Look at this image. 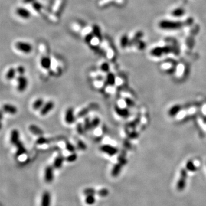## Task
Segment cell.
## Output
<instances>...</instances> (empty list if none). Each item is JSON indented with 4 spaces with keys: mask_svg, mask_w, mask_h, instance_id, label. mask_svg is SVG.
Segmentation results:
<instances>
[{
    "mask_svg": "<svg viewBox=\"0 0 206 206\" xmlns=\"http://www.w3.org/2000/svg\"><path fill=\"white\" fill-rule=\"evenodd\" d=\"M185 13V11L184 9L181 8H178L174 9V11H172V15L178 17H181V16H183Z\"/></svg>",
    "mask_w": 206,
    "mask_h": 206,
    "instance_id": "cell-30",
    "label": "cell"
},
{
    "mask_svg": "<svg viewBox=\"0 0 206 206\" xmlns=\"http://www.w3.org/2000/svg\"><path fill=\"white\" fill-rule=\"evenodd\" d=\"M187 171L185 168H183L180 172L179 178L176 183V189L179 191H183L185 188L188 178Z\"/></svg>",
    "mask_w": 206,
    "mask_h": 206,
    "instance_id": "cell-2",
    "label": "cell"
},
{
    "mask_svg": "<svg viewBox=\"0 0 206 206\" xmlns=\"http://www.w3.org/2000/svg\"><path fill=\"white\" fill-rule=\"evenodd\" d=\"M77 159V155L76 152L70 153V155L67 156L65 158V161H67L68 163H73Z\"/></svg>",
    "mask_w": 206,
    "mask_h": 206,
    "instance_id": "cell-32",
    "label": "cell"
},
{
    "mask_svg": "<svg viewBox=\"0 0 206 206\" xmlns=\"http://www.w3.org/2000/svg\"><path fill=\"white\" fill-rule=\"evenodd\" d=\"M91 124H92V129H95L99 127L100 124V119L98 117H94L92 120H91Z\"/></svg>",
    "mask_w": 206,
    "mask_h": 206,
    "instance_id": "cell-34",
    "label": "cell"
},
{
    "mask_svg": "<svg viewBox=\"0 0 206 206\" xmlns=\"http://www.w3.org/2000/svg\"><path fill=\"white\" fill-rule=\"evenodd\" d=\"M185 169L191 172H195L197 171V167L192 160H188L185 164Z\"/></svg>",
    "mask_w": 206,
    "mask_h": 206,
    "instance_id": "cell-24",
    "label": "cell"
},
{
    "mask_svg": "<svg viewBox=\"0 0 206 206\" xmlns=\"http://www.w3.org/2000/svg\"><path fill=\"white\" fill-rule=\"evenodd\" d=\"M90 110L88 108H84L83 110H81V111H80L77 114V117L79 118H82L86 116L87 115H88V113H89Z\"/></svg>",
    "mask_w": 206,
    "mask_h": 206,
    "instance_id": "cell-37",
    "label": "cell"
},
{
    "mask_svg": "<svg viewBox=\"0 0 206 206\" xmlns=\"http://www.w3.org/2000/svg\"><path fill=\"white\" fill-rule=\"evenodd\" d=\"M85 201L86 204H87L88 205H90V206L93 205L95 203L96 201L95 195H90L86 196Z\"/></svg>",
    "mask_w": 206,
    "mask_h": 206,
    "instance_id": "cell-31",
    "label": "cell"
},
{
    "mask_svg": "<svg viewBox=\"0 0 206 206\" xmlns=\"http://www.w3.org/2000/svg\"><path fill=\"white\" fill-rule=\"evenodd\" d=\"M159 26L164 30H178L183 27V23L181 21L164 20L159 22Z\"/></svg>",
    "mask_w": 206,
    "mask_h": 206,
    "instance_id": "cell-1",
    "label": "cell"
},
{
    "mask_svg": "<svg viewBox=\"0 0 206 206\" xmlns=\"http://www.w3.org/2000/svg\"><path fill=\"white\" fill-rule=\"evenodd\" d=\"M84 127L86 132H88L90 131L92 129V124H91V120L90 119L89 117H86L85 118L84 121Z\"/></svg>",
    "mask_w": 206,
    "mask_h": 206,
    "instance_id": "cell-29",
    "label": "cell"
},
{
    "mask_svg": "<svg viewBox=\"0 0 206 206\" xmlns=\"http://www.w3.org/2000/svg\"><path fill=\"white\" fill-rule=\"evenodd\" d=\"M65 160V158H64L63 155H58L57 157L54 159L53 162V166L55 169H60L62 167L64 162Z\"/></svg>",
    "mask_w": 206,
    "mask_h": 206,
    "instance_id": "cell-14",
    "label": "cell"
},
{
    "mask_svg": "<svg viewBox=\"0 0 206 206\" xmlns=\"http://www.w3.org/2000/svg\"><path fill=\"white\" fill-rule=\"evenodd\" d=\"M114 109L117 115L121 117L127 118L128 117H129L130 115L129 111L126 108H121L116 105L115 106Z\"/></svg>",
    "mask_w": 206,
    "mask_h": 206,
    "instance_id": "cell-12",
    "label": "cell"
},
{
    "mask_svg": "<svg viewBox=\"0 0 206 206\" xmlns=\"http://www.w3.org/2000/svg\"><path fill=\"white\" fill-rule=\"evenodd\" d=\"M29 130L32 134H33L35 136H37L38 137L42 136L44 135V132L42 129H41L40 127L34 124L30 125L29 127Z\"/></svg>",
    "mask_w": 206,
    "mask_h": 206,
    "instance_id": "cell-13",
    "label": "cell"
},
{
    "mask_svg": "<svg viewBox=\"0 0 206 206\" xmlns=\"http://www.w3.org/2000/svg\"><path fill=\"white\" fill-rule=\"evenodd\" d=\"M130 40H129V38L126 34H124L122 36L120 39V45L122 48H125L129 45Z\"/></svg>",
    "mask_w": 206,
    "mask_h": 206,
    "instance_id": "cell-27",
    "label": "cell"
},
{
    "mask_svg": "<svg viewBox=\"0 0 206 206\" xmlns=\"http://www.w3.org/2000/svg\"><path fill=\"white\" fill-rule=\"evenodd\" d=\"M16 13L17 16L20 17L23 19H29L31 17V13L26 8L19 7L16 9Z\"/></svg>",
    "mask_w": 206,
    "mask_h": 206,
    "instance_id": "cell-9",
    "label": "cell"
},
{
    "mask_svg": "<svg viewBox=\"0 0 206 206\" xmlns=\"http://www.w3.org/2000/svg\"><path fill=\"white\" fill-rule=\"evenodd\" d=\"M92 32L94 36V37L97 38L98 39V40L99 41H101L102 40V34H101V32L100 28L98 25L95 24L93 25V27L92 28Z\"/></svg>",
    "mask_w": 206,
    "mask_h": 206,
    "instance_id": "cell-20",
    "label": "cell"
},
{
    "mask_svg": "<svg viewBox=\"0 0 206 206\" xmlns=\"http://www.w3.org/2000/svg\"><path fill=\"white\" fill-rule=\"evenodd\" d=\"M77 145L78 148H79L80 149L83 150V151L86 150L87 148V145L85 144V143L83 140H79L77 141Z\"/></svg>",
    "mask_w": 206,
    "mask_h": 206,
    "instance_id": "cell-41",
    "label": "cell"
},
{
    "mask_svg": "<svg viewBox=\"0 0 206 206\" xmlns=\"http://www.w3.org/2000/svg\"><path fill=\"white\" fill-rule=\"evenodd\" d=\"M84 194L85 195H95L96 194H97V191L93 188H85L84 191H83Z\"/></svg>",
    "mask_w": 206,
    "mask_h": 206,
    "instance_id": "cell-38",
    "label": "cell"
},
{
    "mask_svg": "<svg viewBox=\"0 0 206 206\" xmlns=\"http://www.w3.org/2000/svg\"><path fill=\"white\" fill-rule=\"evenodd\" d=\"M93 37H94V36H93L92 32H91V33H90V32L87 33L85 35V42H87V44H90L92 42V40Z\"/></svg>",
    "mask_w": 206,
    "mask_h": 206,
    "instance_id": "cell-39",
    "label": "cell"
},
{
    "mask_svg": "<svg viewBox=\"0 0 206 206\" xmlns=\"http://www.w3.org/2000/svg\"><path fill=\"white\" fill-rule=\"evenodd\" d=\"M106 83L108 85L113 86L116 83L115 75L112 72H108L106 76Z\"/></svg>",
    "mask_w": 206,
    "mask_h": 206,
    "instance_id": "cell-22",
    "label": "cell"
},
{
    "mask_svg": "<svg viewBox=\"0 0 206 206\" xmlns=\"http://www.w3.org/2000/svg\"><path fill=\"white\" fill-rule=\"evenodd\" d=\"M44 104H45L44 101L42 99H41V98L37 99V100H36V101L33 104V109L34 111L40 110L43 106L44 105Z\"/></svg>",
    "mask_w": 206,
    "mask_h": 206,
    "instance_id": "cell-23",
    "label": "cell"
},
{
    "mask_svg": "<svg viewBox=\"0 0 206 206\" xmlns=\"http://www.w3.org/2000/svg\"><path fill=\"white\" fill-rule=\"evenodd\" d=\"M125 103L129 107H131V106H133V105H134V103H133V101L130 99L129 98H126L125 99Z\"/></svg>",
    "mask_w": 206,
    "mask_h": 206,
    "instance_id": "cell-43",
    "label": "cell"
},
{
    "mask_svg": "<svg viewBox=\"0 0 206 206\" xmlns=\"http://www.w3.org/2000/svg\"><path fill=\"white\" fill-rule=\"evenodd\" d=\"M16 74H17L16 69L14 68H11L8 70V72L6 74V79L8 80H11L14 79L16 77Z\"/></svg>",
    "mask_w": 206,
    "mask_h": 206,
    "instance_id": "cell-25",
    "label": "cell"
},
{
    "mask_svg": "<svg viewBox=\"0 0 206 206\" xmlns=\"http://www.w3.org/2000/svg\"><path fill=\"white\" fill-rule=\"evenodd\" d=\"M96 80H97V81H102V80H103V77L101 76H97V77H96Z\"/></svg>",
    "mask_w": 206,
    "mask_h": 206,
    "instance_id": "cell-45",
    "label": "cell"
},
{
    "mask_svg": "<svg viewBox=\"0 0 206 206\" xmlns=\"http://www.w3.org/2000/svg\"><path fill=\"white\" fill-rule=\"evenodd\" d=\"M100 150L102 152L110 156L116 155L119 152L118 148L110 144H103L101 146Z\"/></svg>",
    "mask_w": 206,
    "mask_h": 206,
    "instance_id": "cell-4",
    "label": "cell"
},
{
    "mask_svg": "<svg viewBox=\"0 0 206 206\" xmlns=\"http://www.w3.org/2000/svg\"><path fill=\"white\" fill-rule=\"evenodd\" d=\"M97 194L101 197H106L109 194V191L106 188H102L98 191Z\"/></svg>",
    "mask_w": 206,
    "mask_h": 206,
    "instance_id": "cell-40",
    "label": "cell"
},
{
    "mask_svg": "<svg viewBox=\"0 0 206 206\" xmlns=\"http://www.w3.org/2000/svg\"><path fill=\"white\" fill-rule=\"evenodd\" d=\"M51 59L48 56H43L40 60V65L42 68L49 69L51 67Z\"/></svg>",
    "mask_w": 206,
    "mask_h": 206,
    "instance_id": "cell-16",
    "label": "cell"
},
{
    "mask_svg": "<svg viewBox=\"0 0 206 206\" xmlns=\"http://www.w3.org/2000/svg\"><path fill=\"white\" fill-rule=\"evenodd\" d=\"M100 70L104 73H108L110 70V66L109 64L106 62H104L101 64Z\"/></svg>",
    "mask_w": 206,
    "mask_h": 206,
    "instance_id": "cell-36",
    "label": "cell"
},
{
    "mask_svg": "<svg viewBox=\"0 0 206 206\" xmlns=\"http://www.w3.org/2000/svg\"><path fill=\"white\" fill-rule=\"evenodd\" d=\"M20 132L17 129H13L11 133L10 136V142L12 145L16 146L20 142Z\"/></svg>",
    "mask_w": 206,
    "mask_h": 206,
    "instance_id": "cell-11",
    "label": "cell"
},
{
    "mask_svg": "<svg viewBox=\"0 0 206 206\" xmlns=\"http://www.w3.org/2000/svg\"><path fill=\"white\" fill-rule=\"evenodd\" d=\"M16 71H17V74H18L19 75H21V76L24 75V74L25 72V69L23 66L20 65L17 67V68H16Z\"/></svg>",
    "mask_w": 206,
    "mask_h": 206,
    "instance_id": "cell-42",
    "label": "cell"
},
{
    "mask_svg": "<svg viewBox=\"0 0 206 206\" xmlns=\"http://www.w3.org/2000/svg\"><path fill=\"white\" fill-rule=\"evenodd\" d=\"M76 131L77 133L79 134L80 135H84L85 133L86 132L85 129L84 125L81 123H78L76 125Z\"/></svg>",
    "mask_w": 206,
    "mask_h": 206,
    "instance_id": "cell-35",
    "label": "cell"
},
{
    "mask_svg": "<svg viewBox=\"0 0 206 206\" xmlns=\"http://www.w3.org/2000/svg\"><path fill=\"white\" fill-rule=\"evenodd\" d=\"M32 8L34 9V10L36 11L37 12H41L44 9V6L42 5V4L40 2L35 1L32 4Z\"/></svg>",
    "mask_w": 206,
    "mask_h": 206,
    "instance_id": "cell-28",
    "label": "cell"
},
{
    "mask_svg": "<svg viewBox=\"0 0 206 206\" xmlns=\"http://www.w3.org/2000/svg\"><path fill=\"white\" fill-rule=\"evenodd\" d=\"M169 52V48L168 47H165L164 48L162 47H156L153 49L151 53V54L155 57H160L164 53H167Z\"/></svg>",
    "mask_w": 206,
    "mask_h": 206,
    "instance_id": "cell-10",
    "label": "cell"
},
{
    "mask_svg": "<svg viewBox=\"0 0 206 206\" xmlns=\"http://www.w3.org/2000/svg\"><path fill=\"white\" fill-rule=\"evenodd\" d=\"M54 167L52 165H48L44 171V179L47 183H51L54 179Z\"/></svg>",
    "mask_w": 206,
    "mask_h": 206,
    "instance_id": "cell-7",
    "label": "cell"
},
{
    "mask_svg": "<svg viewBox=\"0 0 206 206\" xmlns=\"http://www.w3.org/2000/svg\"><path fill=\"white\" fill-rule=\"evenodd\" d=\"M17 90L20 92H23L27 89L28 81L24 75H19L17 78Z\"/></svg>",
    "mask_w": 206,
    "mask_h": 206,
    "instance_id": "cell-5",
    "label": "cell"
},
{
    "mask_svg": "<svg viewBox=\"0 0 206 206\" xmlns=\"http://www.w3.org/2000/svg\"><path fill=\"white\" fill-rule=\"evenodd\" d=\"M51 143V140L50 139H48L47 137H44V136H40L37 138L36 143L37 145L41 146L44 144H47L48 143Z\"/></svg>",
    "mask_w": 206,
    "mask_h": 206,
    "instance_id": "cell-26",
    "label": "cell"
},
{
    "mask_svg": "<svg viewBox=\"0 0 206 206\" xmlns=\"http://www.w3.org/2000/svg\"><path fill=\"white\" fill-rule=\"evenodd\" d=\"M124 166V165H123L122 163L118 162L116 164H115L112 169L111 171V175L113 177H117L118 176L121 171H122V168Z\"/></svg>",
    "mask_w": 206,
    "mask_h": 206,
    "instance_id": "cell-19",
    "label": "cell"
},
{
    "mask_svg": "<svg viewBox=\"0 0 206 206\" xmlns=\"http://www.w3.org/2000/svg\"><path fill=\"white\" fill-rule=\"evenodd\" d=\"M2 110L6 113L11 114V115H15L17 113L18 110L16 106L11 105L10 104H5L2 106Z\"/></svg>",
    "mask_w": 206,
    "mask_h": 206,
    "instance_id": "cell-15",
    "label": "cell"
},
{
    "mask_svg": "<svg viewBox=\"0 0 206 206\" xmlns=\"http://www.w3.org/2000/svg\"><path fill=\"white\" fill-rule=\"evenodd\" d=\"M16 148L17 149H16V156L17 158L25 154L27 152V149L25 147L24 145L21 141L16 145Z\"/></svg>",
    "mask_w": 206,
    "mask_h": 206,
    "instance_id": "cell-18",
    "label": "cell"
},
{
    "mask_svg": "<svg viewBox=\"0 0 206 206\" xmlns=\"http://www.w3.org/2000/svg\"><path fill=\"white\" fill-rule=\"evenodd\" d=\"M65 148L68 152H69L70 153L75 152V151L76 150V148L74 145H73L72 143L69 142L68 141L65 142Z\"/></svg>",
    "mask_w": 206,
    "mask_h": 206,
    "instance_id": "cell-33",
    "label": "cell"
},
{
    "mask_svg": "<svg viewBox=\"0 0 206 206\" xmlns=\"http://www.w3.org/2000/svg\"><path fill=\"white\" fill-rule=\"evenodd\" d=\"M15 47L19 51L25 54L31 53L33 50V47L31 44L24 41H18L16 42L15 44Z\"/></svg>",
    "mask_w": 206,
    "mask_h": 206,
    "instance_id": "cell-3",
    "label": "cell"
},
{
    "mask_svg": "<svg viewBox=\"0 0 206 206\" xmlns=\"http://www.w3.org/2000/svg\"><path fill=\"white\" fill-rule=\"evenodd\" d=\"M36 0H22V2L24 4H31L34 2Z\"/></svg>",
    "mask_w": 206,
    "mask_h": 206,
    "instance_id": "cell-44",
    "label": "cell"
},
{
    "mask_svg": "<svg viewBox=\"0 0 206 206\" xmlns=\"http://www.w3.org/2000/svg\"><path fill=\"white\" fill-rule=\"evenodd\" d=\"M64 119L65 123L69 125H71L76 122V116L73 108L69 107L67 110L65 112Z\"/></svg>",
    "mask_w": 206,
    "mask_h": 206,
    "instance_id": "cell-6",
    "label": "cell"
},
{
    "mask_svg": "<svg viewBox=\"0 0 206 206\" xmlns=\"http://www.w3.org/2000/svg\"><path fill=\"white\" fill-rule=\"evenodd\" d=\"M51 201V194L48 191H45L42 196L41 206H50Z\"/></svg>",
    "mask_w": 206,
    "mask_h": 206,
    "instance_id": "cell-17",
    "label": "cell"
},
{
    "mask_svg": "<svg viewBox=\"0 0 206 206\" xmlns=\"http://www.w3.org/2000/svg\"><path fill=\"white\" fill-rule=\"evenodd\" d=\"M181 110V106L180 105H175L172 106L168 111V115L171 117L176 116Z\"/></svg>",
    "mask_w": 206,
    "mask_h": 206,
    "instance_id": "cell-21",
    "label": "cell"
},
{
    "mask_svg": "<svg viewBox=\"0 0 206 206\" xmlns=\"http://www.w3.org/2000/svg\"><path fill=\"white\" fill-rule=\"evenodd\" d=\"M54 106V103L52 101H48L44 104L41 109L40 110V115L44 116H46L48 113L52 111Z\"/></svg>",
    "mask_w": 206,
    "mask_h": 206,
    "instance_id": "cell-8",
    "label": "cell"
}]
</instances>
